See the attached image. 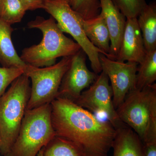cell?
I'll list each match as a JSON object with an SVG mask.
<instances>
[{"label":"cell","mask_w":156,"mask_h":156,"mask_svg":"<svg viewBox=\"0 0 156 156\" xmlns=\"http://www.w3.org/2000/svg\"><path fill=\"white\" fill-rule=\"evenodd\" d=\"M51 122L56 136L76 143L87 156H108L117 131L109 122L65 98L50 103Z\"/></svg>","instance_id":"cell-1"},{"label":"cell","mask_w":156,"mask_h":156,"mask_svg":"<svg viewBox=\"0 0 156 156\" xmlns=\"http://www.w3.org/2000/svg\"><path fill=\"white\" fill-rule=\"evenodd\" d=\"M27 26L41 30L43 38L38 44L22 50L20 57L26 64L37 67L50 66L56 63L57 58L73 56L82 49L78 43L65 35L51 16L47 19L37 16Z\"/></svg>","instance_id":"cell-2"},{"label":"cell","mask_w":156,"mask_h":156,"mask_svg":"<svg viewBox=\"0 0 156 156\" xmlns=\"http://www.w3.org/2000/svg\"><path fill=\"white\" fill-rule=\"evenodd\" d=\"M116 112L120 120L139 136L143 144L156 141V84L127 95Z\"/></svg>","instance_id":"cell-3"},{"label":"cell","mask_w":156,"mask_h":156,"mask_svg":"<svg viewBox=\"0 0 156 156\" xmlns=\"http://www.w3.org/2000/svg\"><path fill=\"white\" fill-rule=\"evenodd\" d=\"M30 81L23 73L0 97V153L9 152L17 138L30 94Z\"/></svg>","instance_id":"cell-4"},{"label":"cell","mask_w":156,"mask_h":156,"mask_svg":"<svg viewBox=\"0 0 156 156\" xmlns=\"http://www.w3.org/2000/svg\"><path fill=\"white\" fill-rule=\"evenodd\" d=\"M51 114L50 103L26 110L16 140L4 156H37L56 135Z\"/></svg>","instance_id":"cell-5"},{"label":"cell","mask_w":156,"mask_h":156,"mask_svg":"<svg viewBox=\"0 0 156 156\" xmlns=\"http://www.w3.org/2000/svg\"><path fill=\"white\" fill-rule=\"evenodd\" d=\"M72 57H62L57 63L47 67L27 65L24 73L31 82L27 110L51 103L57 97L62 78L69 67Z\"/></svg>","instance_id":"cell-6"},{"label":"cell","mask_w":156,"mask_h":156,"mask_svg":"<svg viewBox=\"0 0 156 156\" xmlns=\"http://www.w3.org/2000/svg\"><path fill=\"white\" fill-rule=\"evenodd\" d=\"M43 9L55 20L62 32L69 34L80 45L88 56L93 72L98 74L101 73L99 54L102 53L87 38L83 27V19L71 7L68 0H47Z\"/></svg>","instance_id":"cell-7"},{"label":"cell","mask_w":156,"mask_h":156,"mask_svg":"<svg viewBox=\"0 0 156 156\" xmlns=\"http://www.w3.org/2000/svg\"><path fill=\"white\" fill-rule=\"evenodd\" d=\"M113 92L107 75L102 71L94 83L74 102L84 108L106 114L116 130L126 126L120 120L113 103Z\"/></svg>","instance_id":"cell-8"},{"label":"cell","mask_w":156,"mask_h":156,"mask_svg":"<svg viewBox=\"0 0 156 156\" xmlns=\"http://www.w3.org/2000/svg\"><path fill=\"white\" fill-rule=\"evenodd\" d=\"M102 71L108 77L113 92V103L115 108L123 103L127 95L136 89L138 63L120 62L108 58L99 53Z\"/></svg>","instance_id":"cell-9"},{"label":"cell","mask_w":156,"mask_h":156,"mask_svg":"<svg viewBox=\"0 0 156 156\" xmlns=\"http://www.w3.org/2000/svg\"><path fill=\"white\" fill-rule=\"evenodd\" d=\"M87 56L81 49L72 56L69 67L62 78L57 97L75 101L84 89L89 88L96 80L98 75L88 69Z\"/></svg>","instance_id":"cell-10"},{"label":"cell","mask_w":156,"mask_h":156,"mask_svg":"<svg viewBox=\"0 0 156 156\" xmlns=\"http://www.w3.org/2000/svg\"><path fill=\"white\" fill-rule=\"evenodd\" d=\"M146 54L137 18H127L119 54L115 60L139 64Z\"/></svg>","instance_id":"cell-11"},{"label":"cell","mask_w":156,"mask_h":156,"mask_svg":"<svg viewBox=\"0 0 156 156\" xmlns=\"http://www.w3.org/2000/svg\"><path fill=\"white\" fill-rule=\"evenodd\" d=\"M101 13L110 36V50L108 58L115 60L119 50L127 18L112 0H100Z\"/></svg>","instance_id":"cell-12"},{"label":"cell","mask_w":156,"mask_h":156,"mask_svg":"<svg viewBox=\"0 0 156 156\" xmlns=\"http://www.w3.org/2000/svg\"><path fill=\"white\" fill-rule=\"evenodd\" d=\"M86 36L94 47L108 57L110 50L111 40L108 28L102 14L97 17L83 20Z\"/></svg>","instance_id":"cell-13"},{"label":"cell","mask_w":156,"mask_h":156,"mask_svg":"<svg viewBox=\"0 0 156 156\" xmlns=\"http://www.w3.org/2000/svg\"><path fill=\"white\" fill-rule=\"evenodd\" d=\"M116 131L112 146L113 156H144L142 142L131 128L126 126Z\"/></svg>","instance_id":"cell-14"},{"label":"cell","mask_w":156,"mask_h":156,"mask_svg":"<svg viewBox=\"0 0 156 156\" xmlns=\"http://www.w3.org/2000/svg\"><path fill=\"white\" fill-rule=\"evenodd\" d=\"M14 29L0 18V62L3 67L17 68L24 70L27 65L18 56L11 38Z\"/></svg>","instance_id":"cell-15"},{"label":"cell","mask_w":156,"mask_h":156,"mask_svg":"<svg viewBox=\"0 0 156 156\" xmlns=\"http://www.w3.org/2000/svg\"><path fill=\"white\" fill-rule=\"evenodd\" d=\"M146 52L156 50V3L147 4L137 17Z\"/></svg>","instance_id":"cell-16"},{"label":"cell","mask_w":156,"mask_h":156,"mask_svg":"<svg viewBox=\"0 0 156 156\" xmlns=\"http://www.w3.org/2000/svg\"><path fill=\"white\" fill-rule=\"evenodd\" d=\"M43 149V156H87L76 143L56 135Z\"/></svg>","instance_id":"cell-17"},{"label":"cell","mask_w":156,"mask_h":156,"mask_svg":"<svg viewBox=\"0 0 156 156\" xmlns=\"http://www.w3.org/2000/svg\"><path fill=\"white\" fill-rule=\"evenodd\" d=\"M156 80V50L146 52L144 59L138 64L136 89L141 90L154 83Z\"/></svg>","instance_id":"cell-18"},{"label":"cell","mask_w":156,"mask_h":156,"mask_svg":"<svg viewBox=\"0 0 156 156\" xmlns=\"http://www.w3.org/2000/svg\"><path fill=\"white\" fill-rule=\"evenodd\" d=\"M27 11L21 0H0V18L10 25L20 22Z\"/></svg>","instance_id":"cell-19"},{"label":"cell","mask_w":156,"mask_h":156,"mask_svg":"<svg viewBox=\"0 0 156 156\" xmlns=\"http://www.w3.org/2000/svg\"><path fill=\"white\" fill-rule=\"evenodd\" d=\"M71 7L84 20L92 19L101 13L100 0H68Z\"/></svg>","instance_id":"cell-20"},{"label":"cell","mask_w":156,"mask_h":156,"mask_svg":"<svg viewBox=\"0 0 156 156\" xmlns=\"http://www.w3.org/2000/svg\"><path fill=\"white\" fill-rule=\"evenodd\" d=\"M126 18H137L147 5L145 0H112Z\"/></svg>","instance_id":"cell-21"},{"label":"cell","mask_w":156,"mask_h":156,"mask_svg":"<svg viewBox=\"0 0 156 156\" xmlns=\"http://www.w3.org/2000/svg\"><path fill=\"white\" fill-rule=\"evenodd\" d=\"M24 73L22 69L0 67V97L12 82Z\"/></svg>","instance_id":"cell-22"},{"label":"cell","mask_w":156,"mask_h":156,"mask_svg":"<svg viewBox=\"0 0 156 156\" xmlns=\"http://www.w3.org/2000/svg\"><path fill=\"white\" fill-rule=\"evenodd\" d=\"M27 11L43 9L47 0H21Z\"/></svg>","instance_id":"cell-23"},{"label":"cell","mask_w":156,"mask_h":156,"mask_svg":"<svg viewBox=\"0 0 156 156\" xmlns=\"http://www.w3.org/2000/svg\"><path fill=\"white\" fill-rule=\"evenodd\" d=\"M144 156H156V141L143 144Z\"/></svg>","instance_id":"cell-24"},{"label":"cell","mask_w":156,"mask_h":156,"mask_svg":"<svg viewBox=\"0 0 156 156\" xmlns=\"http://www.w3.org/2000/svg\"><path fill=\"white\" fill-rule=\"evenodd\" d=\"M37 156H43V148L41 149L39 152L37 154Z\"/></svg>","instance_id":"cell-25"},{"label":"cell","mask_w":156,"mask_h":156,"mask_svg":"<svg viewBox=\"0 0 156 156\" xmlns=\"http://www.w3.org/2000/svg\"><path fill=\"white\" fill-rule=\"evenodd\" d=\"M0 142H1V137H0Z\"/></svg>","instance_id":"cell-26"},{"label":"cell","mask_w":156,"mask_h":156,"mask_svg":"<svg viewBox=\"0 0 156 156\" xmlns=\"http://www.w3.org/2000/svg\"><path fill=\"white\" fill-rule=\"evenodd\" d=\"M0 144H1V142H0Z\"/></svg>","instance_id":"cell-27"},{"label":"cell","mask_w":156,"mask_h":156,"mask_svg":"<svg viewBox=\"0 0 156 156\" xmlns=\"http://www.w3.org/2000/svg\"><path fill=\"white\" fill-rule=\"evenodd\" d=\"M154 1H155V0H154Z\"/></svg>","instance_id":"cell-28"}]
</instances>
